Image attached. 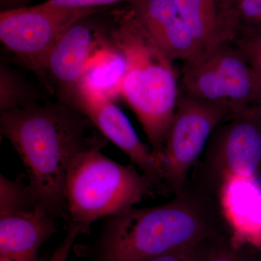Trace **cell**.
<instances>
[{
	"instance_id": "cell-23",
	"label": "cell",
	"mask_w": 261,
	"mask_h": 261,
	"mask_svg": "<svg viewBox=\"0 0 261 261\" xmlns=\"http://www.w3.org/2000/svg\"><path fill=\"white\" fill-rule=\"evenodd\" d=\"M29 0H1L2 6L8 8V9H13V8H20V5L25 4Z\"/></svg>"
},
{
	"instance_id": "cell-5",
	"label": "cell",
	"mask_w": 261,
	"mask_h": 261,
	"mask_svg": "<svg viewBox=\"0 0 261 261\" xmlns=\"http://www.w3.org/2000/svg\"><path fill=\"white\" fill-rule=\"evenodd\" d=\"M184 94L231 108L234 116L261 104V83L234 42L221 43L183 63Z\"/></svg>"
},
{
	"instance_id": "cell-1",
	"label": "cell",
	"mask_w": 261,
	"mask_h": 261,
	"mask_svg": "<svg viewBox=\"0 0 261 261\" xmlns=\"http://www.w3.org/2000/svg\"><path fill=\"white\" fill-rule=\"evenodd\" d=\"M94 128L83 113L61 101L1 112L2 136L20 156L37 200L56 219L68 221L65 182L70 163L81 151L107 142Z\"/></svg>"
},
{
	"instance_id": "cell-17",
	"label": "cell",
	"mask_w": 261,
	"mask_h": 261,
	"mask_svg": "<svg viewBox=\"0 0 261 261\" xmlns=\"http://www.w3.org/2000/svg\"><path fill=\"white\" fill-rule=\"evenodd\" d=\"M250 247L234 245L231 242V235H224L210 244L200 261H257L248 252Z\"/></svg>"
},
{
	"instance_id": "cell-24",
	"label": "cell",
	"mask_w": 261,
	"mask_h": 261,
	"mask_svg": "<svg viewBox=\"0 0 261 261\" xmlns=\"http://www.w3.org/2000/svg\"><path fill=\"white\" fill-rule=\"evenodd\" d=\"M0 261H29L24 259L17 258V257H0Z\"/></svg>"
},
{
	"instance_id": "cell-22",
	"label": "cell",
	"mask_w": 261,
	"mask_h": 261,
	"mask_svg": "<svg viewBox=\"0 0 261 261\" xmlns=\"http://www.w3.org/2000/svg\"><path fill=\"white\" fill-rule=\"evenodd\" d=\"M81 231L80 228L73 225H69L68 233L63 240V243L58 246V248L55 250L54 253L51 255L49 261H67L68 260V255L73 246V243L79 234H80Z\"/></svg>"
},
{
	"instance_id": "cell-20",
	"label": "cell",
	"mask_w": 261,
	"mask_h": 261,
	"mask_svg": "<svg viewBox=\"0 0 261 261\" xmlns=\"http://www.w3.org/2000/svg\"><path fill=\"white\" fill-rule=\"evenodd\" d=\"M217 238L179 247L147 261H200L207 247Z\"/></svg>"
},
{
	"instance_id": "cell-8",
	"label": "cell",
	"mask_w": 261,
	"mask_h": 261,
	"mask_svg": "<svg viewBox=\"0 0 261 261\" xmlns=\"http://www.w3.org/2000/svg\"><path fill=\"white\" fill-rule=\"evenodd\" d=\"M235 116L231 108L180 95L168 130L161 166L167 191L181 193L190 169L198 162L213 132L221 122Z\"/></svg>"
},
{
	"instance_id": "cell-13",
	"label": "cell",
	"mask_w": 261,
	"mask_h": 261,
	"mask_svg": "<svg viewBox=\"0 0 261 261\" xmlns=\"http://www.w3.org/2000/svg\"><path fill=\"white\" fill-rule=\"evenodd\" d=\"M201 54L221 43L234 42L240 25L230 0H175Z\"/></svg>"
},
{
	"instance_id": "cell-7",
	"label": "cell",
	"mask_w": 261,
	"mask_h": 261,
	"mask_svg": "<svg viewBox=\"0 0 261 261\" xmlns=\"http://www.w3.org/2000/svg\"><path fill=\"white\" fill-rule=\"evenodd\" d=\"M201 157L188 179L218 198L228 178L261 175V117L247 112L221 122Z\"/></svg>"
},
{
	"instance_id": "cell-6",
	"label": "cell",
	"mask_w": 261,
	"mask_h": 261,
	"mask_svg": "<svg viewBox=\"0 0 261 261\" xmlns=\"http://www.w3.org/2000/svg\"><path fill=\"white\" fill-rule=\"evenodd\" d=\"M97 11L49 6L43 3L5 10L0 14V39L53 92L46 74L51 51L70 27Z\"/></svg>"
},
{
	"instance_id": "cell-19",
	"label": "cell",
	"mask_w": 261,
	"mask_h": 261,
	"mask_svg": "<svg viewBox=\"0 0 261 261\" xmlns=\"http://www.w3.org/2000/svg\"><path fill=\"white\" fill-rule=\"evenodd\" d=\"M261 83V32L239 36L234 41Z\"/></svg>"
},
{
	"instance_id": "cell-14",
	"label": "cell",
	"mask_w": 261,
	"mask_h": 261,
	"mask_svg": "<svg viewBox=\"0 0 261 261\" xmlns=\"http://www.w3.org/2000/svg\"><path fill=\"white\" fill-rule=\"evenodd\" d=\"M126 72L123 54L113 44L103 42L87 63L76 90L96 92L114 101L122 96Z\"/></svg>"
},
{
	"instance_id": "cell-2",
	"label": "cell",
	"mask_w": 261,
	"mask_h": 261,
	"mask_svg": "<svg viewBox=\"0 0 261 261\" xmlns=\"http://www.w3.org/2000/svg\"><path fill=\"white\" fill-rule=\"evenodd\" d=\"M231 235L219 198L188 180L168 203L111 216L97 261H147L179 247Z\"/></svg>"
},
{
	"instance_id": "cell-25",
	"label": "cell",
	"mask_w": 261,
	"mask_h": 261,
	"mask_svg": "<svg viewBox=\"0 0 261 261\" xmlns=\"http://www.w3.org/2000/svg\"><path fill=\"white\" fill-rule=\"evenodd\" d=\"M247 112L253 113V114L256 115V116L261 117V104L259 105L257 107L252 109V111H247Z\"/></svg>"
},
{
	"instance_id": "cell-15",
	"label": "cell",
	"mask_w": 261,
	"mask_h": 261,
	"mask_svg": "<svg viewBox=\"0 0 261 261\" xmlns=\"http://www.w3.org/2000/svg\"><path fill=\"white\" fill-rule=\"evenodd\" d=\"M39 91L18 71L1 62L0 64V111L29 107L42 99Z\"/></svg>"
},
{
	"instance_id": "cell-12",
	"label": "cell",
	"mask_w": 261,
	"mask_h": 261,
	"mask_svg": "<svg viewBox=\"0 0 261 261\" xmlns=\"http://www.w3.org/2000/svg\"><path fill=\"white\" fill-rule=\"evenodd\" d=\"M261 175L232 176L220 189L219 200L231 242L261 252Z\"/></svg>"
},
{
	"instance_id": "cell-10",
	"label": "cell",
	"mask_w": 261,
	"mask_h": 261,
	"mask_svg": "<svg viewBox=\"0 0 261 261\" xmlns=\"http://www.w3.org/2000/svg\"><path fill=\"white\" fill-rule=\"evenodd\" d=\"M72 106L83 113L106 140L128 156L158 192L166 191L161 161L140 140L129 120L113 100L103 94L77 89Z\"/></svg>"
},
{
	"instance_id": "cell-3",
	"label": "cell",
	"mask_w": 261,
	"mask_h": 261,
	"mask_svg": "<svg viewBox=\"0 0 261 261\" xmlns=\"http://www.w3.org/2000/svg\"><path fill=\"white\" fill-rule=\"evenodd\" d=\"M113 44L126 61L122 97L145 130L161 161L179 90L173 61L162 50L132 9L116 13Z\"/></svg>"
},
{
	"instance_id": "cell-18",
	"label": "cell",
	"mask_w": 261,
	"mask_h": 261,
	"mask_svg": "<svg viewBox=\"0 0 261 261\" xmlns=\"http://www.w3.org/2000/svg\"><path fill=\"white\" fill-rule=\"evenodd\" d=\"M230 1L240 25L239 36L248 33L261 32V0Z\"/></svg>"
},
{
	"instance_id": "cell-11",
	"label": "cell",
	"mask_w": 261,
	"mask_h": 261,
	"mask_svg": "<svg viewBox=\"0 0 261 261\" xmlns=\"http://www.w3.org/2000/svg\"><path fill=\"white\" fill-rule=\"evenodd\" d=\"M99 33L81 21L70 27L51 51L46 65L51 88L58 101L72 106L84 68L94 51L102 44Z\"/></svg>"
},
{
	"instance_id": "cell-4",
	"label": "cell",
	"mask_w": 261,
	"mask_h": 261,
	"mask_svg": "<svg viewBox=\"0 0 261 261\" xmlns=\"http://www.w3.org/2000/svg\"><path fill=\"white\" fill-rule=\"evenodd\" d=\"M102 147L81 151L70 163L65 182L69 225L88 232L101 218L134 207L145 196L158 191L144 173L101 152Z\"/></svg>"
},
{
	"instance_id": "cell-21",
	"label": "cell",
	"mask_w": 261,
	"mask_h": 261,
	"mask_svg": "<svg viewBox=\"0 0 261 261\" xmlns=\"http://www.w3.org/2000/svg\"><path fill=\"white\" fill-rule=\"evenodd\" d=\"M135 0H47L44 4L49 6L70 9H95L104 5L116 4L120 3H133Z\"/></svg>"
},
{
	"instance_id": "cell-16",
	"label": "cell",
	"mask_w": 261,
	"mask_h": 261,
	"mask_svg": "<svg viewBox=\"0 0 261 261\" xmlns=\"http://www.w3.org/2000/svg\"><path fill=\"white\" fill-rule=\"evenodd\" d=\"M130 4L136 18L153 38L181 17L175 0H135Z\"/></svg>"
},
{
	"instance_id": "cell-9",
	"label": "cell",
	"mask_w": 261,
	"mask_h": 261,
	"mask_svg": "<svg viewBox=\"0 0 261 261\" xmlns=\"http://www.w3.org/2000/svg\"><path fill=\"white\" fill-rule=\"evenodd\" d=\"M56 219L22 176H0V257L39 261V248L57 231Z\"/></svg>"
}]
</instances>
